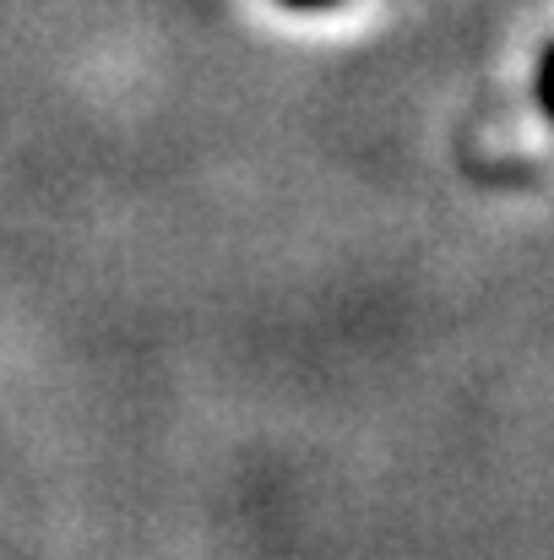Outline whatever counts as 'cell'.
Instances as JSON below:
<instances>
[{
    "label": "cell",
    "instance_id": "1",
    "mask_svg": "<svg viewBox=\"0 0 554 560\" xmlns=\"http://www.w3.org/2000/svg\"><path fill=\"white\" fill-rule=\"evenodd\" d=\"M539 104H544V115L554 120V44L544 49V60H539Z\"/></svg>",
    "mask_w": 554,
    "mask_h": 560
},
{
    "label": "cell",
    "instance_id": "2",
    "mask_svg": "<svg viewBox=\"0 0 554 560\" xmlns=\"http://www.w3.org/2000/svg\"><path fill=\"white\" fill-rule=\"evenodd\" d=\"M278 5H294V11H321V5H338V0H278Z\"/></svg>",
    "mask_w": 554,
    "mask_h": 560
}]
</instances>
